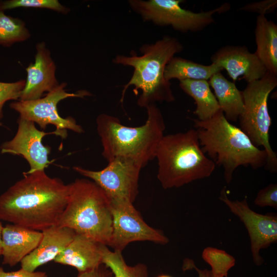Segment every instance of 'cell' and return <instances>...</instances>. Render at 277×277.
Listing matches in <instances>:
<instances>
[{"mask_svg":"<svg viewBox=\"0 0 277 277\" xmlns=\"http://www.w3.org/2000/svg\"><path fill=\"white\" fill-rule=\"evenodd\" d=\"M219 199L243 223L249 236L253 261L257 266L261 265L264 260L260 250L277 242L276 215L255 212L250 208L247 196L242 201L230 200L225 187L222 189Z\"/></svg>","mask_w":277,"mask_h":277,"instance_id":"cell-12","label":"cell"},{"mask_svg":"<svg viewBox=\"0 0 277 277\" xmlns=\"http://www.w3.org/2000/svg\"><path fill=\"white\" fill-rule=\"evenodd\" d=\"M183 49L176 38L166 35L153 43L143 44L140 48V56L135 52L130 55H117L112 60L114 64L133 69L131 78L122 91L121 103L123 104L125 92L131 86L134 87L136 95L138 90L142 91L137 101L141 107L146 108L157 102H174L171 83L165 78L164 71L170 60Z\"/></svg>","mask_w":277,"mask_h":277,"instance_id":"cell-2","label":"cell"},{"mask_svg":"<svg viewBox=\"0 0 277 277\" xmlns=\"http://www.w3.org/2000/svg\"><path fill=\"white\" fill-rule=\"evenodd\" d=\"M66 86V83H61L44 97L31 101H15L10 103V107L19 114V117L37 124L43 130H45L49 124L53 125L56 127L54 134L62 138H66L68 129L78 133H83V128L74 118H63L60 115L57 106L65 98L84 97L91 94L85 90L76 93L67 92L65 89Z\"/></svg>","mask_w":277,"mask_h":277,"instance_id":"cell-9","label":"cell"},{"mask_svg":"<svg viewBox=\"0 0 277 277\" xmlns=\"http://www.w3.org/2000/svg\"><path fill=\"white\" fill-rule=\"evenodd\" d=\"M104 245L86 236L76 233L71 242L53 261L73 267L78 273L93 270L102 265Z\"/></svg>","mask_w":277,"mask_h":277,"instance_id":"cell-18","label":"cell"},{"mask_svg":"<svg viewBox=\"0 0 277 277\" xmlns=\"http://www.w3.org/2000/svg\"><path fill=\"white\" fill-rule=\"evenodd\" d=\"M277 86V75L267 72L261 78L248 83L242 91L244 110L240 116V129L256 147L263 146L267 154L265 168L271 172L277 171V154L269 143V132L271 118L268 99Z\"/></svg>","mask_w":277,"mask_h":277,"instance_id":"cell-7","label":"cell"},{"mask_svg":"<svg viewBox=\"0 0 277 277\" xmlns=\"http://www.w3.org/2000/svg\"><path fill=\"white\" fill-rule=\"evenodd\" d=\"M26 80H21L15 82H0V126L3 117V107L8 101L19 100L21 92L25 87Z\"/></svg>","mask_w":277,"mask_h":277,"instance_id":"cell-27","label":"cell"},{"mask_svg":"<svg viewBox=\"0 0 277 277\" xmlns=\"http://www.w3.org/2000/svg\"><path fill=\"white\" fill-rule=\"evenodd\" d=\"M42 232L21 225L8 224L4 226L2 234L3 264L16 265L38 245Z\"/></svg>","mask_w":277,"mask_h":277,"instance_id":"cell-17","label":"cell"},{"mask_svg":"<svg viewBox=\"0 0 277 277\" xmlns=\"http://www.w3.org/2000/svg\"><path fill=\"white\" fill-rule=\"evenodd\" d=\"M20 7L45 8L64 14L70 10L57 0H7L0 2V9L4 11Z\"/></svg>","mask_w":277,"mask_h":277,"instance_id":"cell-26","label":"cell"},{"mask_svg":"<svg viewBox=\"0 0 277 277\" xmlns=\"http://www.w3.org/2000/svg\"><path fill=\"white\" fill-rule=\"evenodd\" d=\"M254 53L267 71L277 75V25L264 15L256 17Z\"/></svg>","mask_w":277,"mask_h":277,"instance_id":"cell-19","label":"cell"},{"mask_svg":"<svg viewBox=\"0 0 277 277\" xmlns=\"http://www.w3.org/2000/svg\"><path fill=\"white\" fill-rule=\"evenodd\" d=\"M179 85L181 89L194 100L196 108L193 113L199 120H208L221 110L208 81L185 80L180 81Z\"/></svg>","mask_w":277,"mask_h":277,"instance_id":"cell-21","label":"cell"},{"mask_svg":"<svg viewBox=\"0 0 277 277\" xmlns=\"http://www.w3.org/2000/svg\"><path fill=\"white\" fill-rule=\"evenodd\" d=\"M3 227L2 221L0 220V256L2 255V234Z\"/></svg>","mask_w":277,"mask_h":277,"instance_id":"cell-33","label":"cell"},{"mask_svg":"<svg viewBox=\"0 0 277 277\" xmlns=\"http://www.w3.org/2000/svg\"><path fill=\"white\" fill-rule=\"evenodd\" d=\"M17 123L18 128L14 137L3 143L0 147L2 153H9L23 156L28 163V174L38 170H45L51 163L49 155L51 148L42 143L44 136L54 134L38 130L35 123L20 117Z\"/></svg>","mask_w":277,"mask_h":277,"instance_id":"cell-13","label":"cell"},{"mask_svg":"<svg viewBox=\"0 0 277 277\" xmlns=\"http://www.w3.org/2000/svg\"><path fill=\"white\" fill-rule=\"evenodd\" d=\"M183 0H129L130 8L144 21L151 22L160 26H171L183 33L202 31L214 23L215 13L225 12L230 9L224 3L215 9L194 12L183 8Z\"/></svg>","mask_w":277,"mask_h":277,"instance_id":"cell-8","label":"cell"},{"mask_svg":"<svg viewBox=\"0 0 277 277\" xmlns=\"http://www.w3.org/2000/svg\"><path fill=\"white\" fill-rule=\"evenodd\" d=\"M0 195V220L42 231L57 225L69 185L45 170L26 174Z\"/></svg>","mask_w":277,"mask_h":277,"instance_id":"cell-1","label":"cell"},{"mask_svg":"<svg viewBox=\"0 0 277 277\" xmlns=\"http://www.w3.org/2000/svg\"><path fill=\"white\" fill-rule=\"evenodd\" d=\"M69 185L68 202L58 225L108 246L112 231L109 199L89 179H76Z\"/></svg>","mask_w":277,"mask_h":277,"instance_id":"cell-6","label":"cell"},{"mask_svg":"<svg viewBox=\"0 0 277 277\" xmlns=\"http://www.w3.org/2000/svg\"><path fill=\"white\" fill-rule=\"evenodd\" d=\"M112 276L111 270L102 264L93 270L78 273L76 277H112Z\"/></svg>","mask_w":277,"mask_h":277,"instance_id":"cell-31","label":"cell"},{"mask_svg":"<svg viewBox=\"0 0 277 277\" xmlns=\"http://www.w3.org/2000/svg\"><path fill=\"white\" fill-rule=\"evenodd\" d=\"M202 257L211 268L213 277H227L228 271L235 264V258L225 251L212 247H207Z\"/></svg>","mask_w":277,"mask_h":277,"instance_id":"cell-25","label":"cell"},{"mask_svg":"<svg viewBox=\"0 0 277 277\" xmlns=\"http://www.w3.org/2000/svg\"><path fill=\"white\" fill-rule=\"evenodd\" d=\"M146 108L147 118L144 124L137 127L124 125L117 117L106 113L97 116L96 128L103 146L102 155L108 162L117 158L128 159L144 168L155 158L165 124L156 104Z\"/></svg>","mask_w":277,"mask_h":277,"instance_id":"cell-4","label":"cell"},{"mask_svg":"<svg viewBox=\"0 0 277 277\" xmlns=\"http://www.w3.org/2000/svg\"><path fill=\"white\" fill-rule=\"evenodd\" d=\"M184 270L194 269L198 274V277H213L211 270L207 269H201L195 265L193 260L190 259L185 260L183 264Z\"/></svg>","mask_w":277,"mask_h":277,"instance_id":"cell-32","label":"cell"},{"mask_svg":"<svg viewBox=\"0 0 277 277\" xmlns=\"http://www.w3.org/2000/svg\"><path fill=\"white\" fill-rule=\"evenodd\" d=\"M193 122L202 150L215 165L223 168L227 184L241 166L254 169L265 167L267 159L265 150L254 145L240 128L226 118L221 110L208 120L193 119Z\"/></svg>","mask_w":277,"mask_h":277,"instance_id":"cell-3","label":"cell"},{"mask_svg":"<svg viewBox=\"0 0 277 277\" xmlns=\"http://www.w3.org/2000/svg\"><path fill=\"white\" fill-rule=\"evenodd\" d=\"M255 205L261 207H271L277 209V184H270L258 192L254 199Z\"/></svg>","mask_w":277,"mask_h":277,"instance_id":"cell-28","label":"cell"},{"mask_svg":"<svg viewBox=\"0 0 277 277\" xmlns=\"http://www.w3.org/2000/svg\"><path fill=\"white\" fill-rule=\"evenodd\" d=\"M30 36L24 21L7 15L0 9V45L11 47L16 43L28 39Z\"/></svg>","mask_w":277,"mask_h":277,"instance_id":"cell-24","label":"cell"},{"mask_svg":"<svg viewBox=\"0 0 277 277\" xmlns=\"http://www.w3.org/2000/svg\"><path fill=\"white\" fill-rule=\"evenodd\" d=\"M208 82L226 118L229 122H236L244 110L242 91L221 72L213 74Z\"/></svg>","mask_w":277,"mask_h":277,"instance_id":"cell-20","label":"cell"},{"mask_svg":"<svg viewBox=\"0 0 277 277\" xmlns=\"http://www.w3.org/2000/svg\"><path fill=\"white\" fill-rule=\"evenodd\" d=\"M211 60L225 69L233 82L241 76V79L250 83L261 78L267 72L256 54L244 46L222 47L212 55Z\"/></svg>","mask_w":277,"mask_h":277,"instance_id":"cell-14","label":"cell"},{"mask_svg":"<svg viewBox=\"0 0 277 277\" xmlns=\"http://www.w3.org/2000/svg\"><path fill=\"white\" fill-rule=\"evenodd\" d=\"M0 277H48V275L45 272L30 271L22 268L16 271L7 272L0 267Z\"/></svg>","mask_w":277,"mask_h":277,"instance_id":"cell-30","label":"cell"},{"mask_svg":"<svg viewBox=\"0 0 277 277\" xmlns=\"http://www.w3.org/2000/svg\"><path fill=\"white\" fill-rule=\"evenodd\" d=\"M222 70L213 63L205 65L181 57L174 56L166 65L164 75L168 81L173 78H176L180 81L185 80L208 81L213 74Z\"/></svg>","mask_w":277,"mask_h":277,"instance_id":"cell-22","label":"cell"},{"mask_svg":"<svg viewBox=\"0 0 277 277\" xmlns=\"http://www.w3.org/2000/svg\"><path fill=\"white\" fill-rule=\"evenodd\" d=\"M36 50L34 62L26 68L27 78L18 100L38 99L44 92L48 93L60 85L55 75L56 65L45 43H38Z\"/></svg>","mask_w":277,"mask_h":277,"instance_id":"cell-15","label":"cell"},{"mask_svg":"<svg viewBox=\"0 0 277 277\" xmlns=\"http://www.w3.org/2000/svg\"><path fill=\"white\" fill-rule=\"evenodd\" d=\"M112 231L108 246L122 252L130 243L149 241L161 245L169 243L163 232L148 225L133 203L111 202Z\"/></svg>","mask_w":277,"mask_h":277,"instance_id":"cell-11","label":"cell"},{"mask_svg":"<svg viewBox=\"0 0 277 277\" xmlns=\"http://www.w3.org/2000/svg\"><path fill=\"white\" fill-rule=\"evenodd\" d=\"M42 232L38 245L21 261V268L34 271L38 267L54 261L76 234L72 229L58 225L46 228Z\"/></svg>","mask_w":277,"mask_h":277,"instance_id":"cell-16","label":"cell"},{"mask_svg":"<svg viewBox=\"0 0 277 277\" xmlns=\"http://www.w3.org/2000/svg\"><path fill=\"white\" fill-rule=\"evenodd\" d=\"M157 177L165 189L209 177L215 163L203 152L195 129L164 135L155 154Z\"/></svg>","mask_w":277,"mask_h":277,"instance_id":"cell-5","label":"cell"},{"mask_svg":"<svg viewBox=\"0 0 277 277\" xmlns=\"http://www.w3.org/2000/svg\"><path fill=\"white\" fill-rule=\"evenodd\" d=\"M277 7L276 0H264L260 2L249 3L241 7L239 10L249 12H255L260 15L275 11Z\"/></svg>","mask_w":277,"mask_h":277,"instance_id":"cell-29","label":"cell"},{"mask_svg":"<svg viewBox=\"0 0 277 277\" xmlns=\"http://www.w3.org/2000/svg\"><path fill=\"white\" fill-rule=\"evenodd\" d=\"M102 264L108 268L114 277H149L147 266L143 263L128 265L122 252L110 250L107 245L102 249Z\"/></svg>","mask_w":277,"mask_h":277,"instance_id":"cell-23","label":"cell"},{"mask_svg":"<svg viewBox=\"0 0 277 277\" xmlns=\"http://www.w3.org/2000/svg\"><path fill=\"white\" fill-rule=\"evenodd\" d=\"M100 170H91L80 166L73 170L96 183L110 202L133 203L138 194V181L141 165L125 159L117 158L108 162Z\"/></svg>","mask_w":277,"mask_h":277,"instance_id":"cell-10","label":"cell"},{"mask_svg":"<svg viewBox=\"0 0 277 277\" xmlns=\"http://www.w3.org/2000/svg\"><path fill=\"white\" fill-rule=\"evenodd\" d=\"M156 277H172V276L167 274H161V275H158Z\"/></svg>","mask_w":277,"mask_h":277,"instance_id":"cell-34","label":"cell"}]
</instances>
